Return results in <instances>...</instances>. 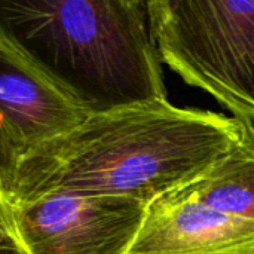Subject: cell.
<instances>
[{
    "instance_id": "cell-1",
    "label": "cell",
    "mask_w": 254,
    "mask_h": 254,
    "mask_svg": "<svg viewBox=\"0 0 254 254\" xmlns=\"http://www.w3.org/2000/svg\"><path fill=\"white\" fill-rule=\"evenodd\" d=\"M243 122L167 100L92 115L19 158L6 199L49 190L150 205L204 177L241 138Z\"/></svg>"
},
{
    "instance_id": "cell-2",
    "label": "cell",
    "mask_w": 254,
    "mask_h": 254,
    "mask_svg": "<svg viewBox=\"0 0 254 254\" xmlns=\"http://www.w3.org/2000/svg\"><path fill=\"white\" fill-rule=\"evenodd\" d=\"M0 30L89 116L167 100L147 1L0 0Z\"/></svg>"
},
{
    "instance_id": "cell-3",
    "label": "cell",
    "mask_w": 254,
    "mask_h": 254,
    "mask_svg": "<svg viewBox=\"0 0 254 254\" xmlns=\"http://www.w3.org/2000/svg\"><path fill=\"white\" fill-rule=\"evenodd\" d=\"M161 61L254 125V0H150Z\"/></svg>"
},
{
    "instance_id": "cell-4",
    "label": "cell",
    "mask_w": 254,
    "mask_h": 254,
    "mask_svg": "<svg viewBox=\"0 0 254 254\" xmlns=\"http://www.w3.org/2000/svg\"><path fill=\"white\" fill-rule=\"evenodd\" d=\"M6 202L25 254H127L147 211L146 204L129 198L65 190Z\"/></svg>"
},
{
    "instance_id": "cell-5",
    "label": "cell",
    "mask_w": 254,
    "mask_h": 254,
    "mask_svg": "<svg viewBox=\"0 0 254 254\" xmlns=\"http://www.w3.org/2000/svg\"><path fill=\"white\" fill-rule=\"evenodd\" d=\"M88 116L0 30V119L18 159L73 131Z\"/></svg>"
},
{
    "instance_id": "cell-6",
    "label": "cell",
    "mask_w": 254,
    "mask_h": 254,
    "mask_svg": "<svg viewBox=\"0 0 254 254\" xmlns=\"http://www.w3.org/2000/svg\"><path fill=\"white\" fill-rule=\"evenodd\" d=\"M127 254H254V223L220 213L182 188L147 205Z\"/></svg>"
},
{
    "instance_id": "cell-7",
    "label": "cell",
    "mask_w": 254,
    "mask_h": 254,
    "mask_svg": "<svg viewBox=\"0 0 254 254\" xmlns=\"http://www.w3.org/2000/svg\"><path fill=\"white\" fill-rule=\"evenodd\" d=\"M241 122L238 143L204 177L185 189L220 213L254 223V125Z\"/></svg>"
},
{
    "instance_id": "cell-8",
    "label": "cell",
    "mask_w": 254,
    "mask_h": 254,
    "mask_svg": "<svg viewBox=\"0 0 254 254\" xmlns=\"http://www.w3.org/2000/svg\"><path fill=\"white\" fill-rule=\"evenodd\" d=\"M18 161V155L15 153L0 119V192L3 195L10 189Z\"/></svg>"
},
{
    "instance_id": "cell-9",
    "label": "cell",
    "mask_w": 254,
    "mask_h": 254,
    "mask_svg": "<svg viewBox=\"0 0 254 254\" xmlns=\"http://www.w3.org/2000/svg\"><path fill=\"white\" fill-rule=\"evenodd\" d=\"M18 246L4 195L0 192V247Z\"/></svg>"
},
{
    "instance_id": "cell-10",
    "label": "cell",
    "mask_w": 254,
    "mask_h": 254,
    "mask_svg": "<svg viewBox=\"0 0 254 254\" xmlns=\"http://www.w3.org/2000/svg\"><path fill=\"white\" fill-rule=\"evenodd\" d=\"M0 254H25L19 246H7V247H0Z\"/></svg>"
}]
</instances>
